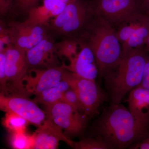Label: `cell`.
I'll list each match as a JSON object with an SVG mask.
<instances>
[{
  "instance_id": "26",
  "label": "cell",
  "mask_w": 149,
  "mask_h": 149,
  "mask_svg": "<svg viewBox=\"0 0 149 149\" xmlns=\"http://www.w3.org/2000/svg\"><path fill=\"white\" fill-rule=\"evenodd\" d=\"M139 86L149 89V56L146 62L142 81Z\"/></svg>"
},
{
  "instance_id": "9",
  "label": "cell",
  "mask_w": 149,
  "mask_h": 149,
  "mask_svg": "<svg viewBox=\"0 0 149 149\" xmlns=\"http://www.w3.org/2000/svg\"><path fill=\"white\" fill-rule=\"evenodd\" d=\"M94 14L113 26L143 10L141 0H90Z\"/></svg>"
},
{
  "instance_id": "22",
  "label": "cell",
  "mask_w": 149,
  "mask_h": 149,
  "mask_svg": "<svg viewBox=\"0 0 149 149\" xmlns=\"http://www.w3.org/2000/svg\"><path fill=\"white\" fill-rule=\"evenodd\" d=\"M72 148L75 149H111L109 145L99 137L96 139H83L77 142H74Z\"/></svg>"
},
{
  "instance_id": "20",
  "label": "cell",
  "mask_w": 149,
  "mask_h": 149,
  "mask_svg": "<svg viewBox=\"0 0 149 149\" xmlns=\"http://www.w3.org/2000/svg\"><path fill=\"white\" fill-rule=\"evenodd\" d=\"M56 45L60 59L65 58L69 61L78 52L80 42L78 39L65 38L61 42L56 43Z\"/></svg>"
},
{
  "instance_id": "27",
  "label": "cell",
  "mask_w": 149,
  "mask_h": 149,
  "mask_svg": "<svg viewBox=\"0 0 149 149\" xmlns=\"http://www.w3.org/2000/svg\"><path fill=\"white\" fill-rule=\"evenodd\" d=\"M13 0H0V13L5 15L10 10L12 7Z\"/></svg>"
},
{
  "instance_id": "12",
  "label": "cell",
  "mask_w": 149,
  "mask_h": 149,
  "mask_svg": "<svg viewBox=\"0 0 149 149\" xmlns=\"http://www.w3.org/2000/svg\"><path fill=\"white\" fill-rule=\"evenodd\" d=\"M62 65L49 68H32L23 80L25 90L29 95H35L62 80Z\"/></svg>"
},
{
  "instance_id": "16",
  "label": "cell",
  "mask_w": 149,
  "mask_h": 149,
  "mask_svg": "<svg viewBox=\"0 0 149 149\" xmlns=\"http://www.w3.org/2000/svg\"><path fill=\"white\" fill-rule=\"evenodd\" d=\"M126 102L128 109L135 117L141 119L149 118V89L140 86L133 88Z\"/></svg>"
},
{
  "instance_id": "31",
  "label": "cell",
  "mask_w": 149,
  "mask_h": 149,
  "mask_svg": "<svg viewBox=\"0 0 149 149\" xmlns=\"http://www.w3.org/2000/svg\"><path fill=\"white\" fill-rule=\"evenodd\" d=\"M143 10L146 13L149 15V3L143 6Z\"/></svg>"
},
{
  "instance_id": "10",
  "label": "cell",
  "mask_w": 149,
  "mask_h": 149,
  "mask_svg": "<svg viewBox=\"0 0 149 149\" xmlns=\"http://www.w3.org/2000/svg\"><path fill=\"white\" fill-rule=\"evenodd\" d=\"M28 97L20 95H0V108L3 111L12 112L24 118L30 124L38 127L47 118L45 111Z\"/></svg>"
},
{
  "instance_id": "7",
  "label": "cell",
  "mask_w": 149,
  "mask_h": 149,
  "mask_svg": "<svg viewBox=\"0 0 149 149\" xmlns=\"http://www.w3.org/2000/svg\"><path fill=\"white\" fill-rule=\"evenodd\" d=\"M4 50L7 83L6 91L3 95L8 96L10 93L9 96L28 97L23 83L29 70L26 51L14 45L9 46Z\"/></svg>"
},
{
  "instance_id": "3",
  "label": "cell",
  "mask_w": 149,
  "mask_h": 149,
  "mask_svg": "<svg viewBox=\"0 0 149 149\" xmlns=\"http://www.w3.org/2000/svg\"><path fill=\"white\" fill-rule=\"evenodd\" d=\"M148 54L145 47L123 53L118 64L104 77L111 103L120 104L128 92L141 84Z\"/></svg>"
},
{
  "instance_id": "24",
  "label": "cell",
  "mask_w": 149,
  "mask_h": 149,
  "mask_svg": "<svg viewBox=\"0 0 149 149\" xmlns=\"http://www.w3.org/2000/svg\"><path fill=\"white\" fill-rule=\"evenodd\" d=\"M61 101L65 102L71 105L82 113H84L83 107L74 90L70 88L63 94Z\"/></svg>"
},
{
  "instance_id": "32",
  "label": "cell",
  "mask_w": 149,
  "mask_h": 149,
  "mask_svg": "<svg viewBox=\"0 0 149 149\" xmlns=\"http://www.w3.org/2000/svg\"><path fill=\"white\" fill-rule=\"evenodd\" d=\"M141 1H142L143 6L149 3V0H141Z\"/></svg>"
},
{
  "instance_id": "30",
  "label": "cell",
  "mask_w": 149,
  "mask_h": 149,
  "mask_svg": "<svg viewBox=\"0 0 149 149\" xmlns=\"http://www.w3.org/2000/svg\"><path fill=\"white\" fill-rule=\"evenodd\" d=\"M145 47L146 50L148 52V53L149 54V35L148 38H147L146 41Z\"/></svg>"
},
{
  "instance_id": "29",
  "label": "cell",
  "mask_w": 149,
  "mask_h": 149,
  "mask_svg": "<svg viewBox=\"0 0 149 149\" xmlns=\"http://www.w3.org/2000/svg\"><path fill=\"white\" fill-rule=\"evenodd\" d=\"M54 6L62 9H64L65 6L72 0H48Z\"/></svg>"
},
{
  "instance_id": "5",
  "label": "cell",
  "mask_w": 149,
  "mask_h": 149,
  "mask_svg": "<svg viewBox=\"0 0 149 149\" xmlns=\"http://www.w3.org/2000/svg\"><path fill=\"white\" fill-rule=\"evenodd\" d=\"M113 27L123 53L143 48L149 35V15L140 11Z\"/></svg>"
},
{
  "instance_id": "19",
  "label": "cell",
  "mask_w": 149,
  "mask_h": 149,
  "mask_svg": "<svg viewBox=\"0 0 149 149\" xmlns=\"http://www.w3.org/2000/svg\"><path fill=\"white\" fill-rule=\"evenodd\" d=\"M29 122L24 118L12 112H6L2 119V124L10 133L26 131Z\"/></svg>"
},
{
  "instance_id": "15",
  "label": "cell",
  "mask_w": 149,
  "mask_h": 149,
  "mask_svg": "<svg viewBox=\"0 0 149 149\" xmlns=\"http://www.w3.org/2000/svg\"><path fill=\"white\" fill-rule=\"evenodd\" d=\"M32 134L34 140L33 149H56L62 141L73 148V142L65 135L62 129L47 118Z\"/></svg>"
},
{
  "instance_id": "4",
  "label": "cell",
  "mask_w": 149,
  "mask_h": 149,
  "mask_svg": "<svg viewBox=\"0 0 149 149\" xmlns=\"http://www.w3.org/2000/svg\"><path fill=\"white\" fill-rule=\"evenodd\" d=\"M94 16L90 0H72L59 14L51 19L47 28L54 35L77 39Z\"/></svg>"
},
{
  "instance_id": "17",
  "label": "cell",
  "mask_w": 149,
  "mask_h": 149,
  "mask_svg": "<svg viewBox=\"0 0 149 149\" xmlns=\"http://www.w3.org/2000/svg\"><path fill=\"white\" fill-rule=\"evenodd\" d=\"M70 88L69 83L62 80L56 85L35 95L32 100L36 103L43 104L45 106L52 104L61 101L65 92Z\"/></svg>"
},
{
  "instance_id": "1",
  "label": "cell",
  "mask_w": 149,
  "mask_h": 149,
  "mask_svg": "<svg viewBox=\"0 0 149 149\" xmlns=\"http://www.w3.org/2000/svg\"><path fill=\"white\" fill-rule=\"evenodd\" d=\"M95 130L111 149H125L149 136V118L139 119L121 104L111 103L104 109Z\"/></svg>"
},
{
  "instance_id": "2",
  "label": "cell",
  "mask_w": 149,
  "mask_h": 149,
  "mask_svg": "<svg viewBox=\"0 0 149 149\" xmlns=\"http://www.w3.org/2000/svg\"><path fill=\"white\" fill-rule=\"evenodd\" d=\"M78 39L86 43L93 51L100 77H104L123 56L122 45L113 26L95 14Z\"/></svg>"
},
{
  "instance_id": "21",
  "label": "cell",
  "mask_w": 149,
  "mask_h": 149,
  "mask_svg": "<svg viewBox=\"0 0 149 149\" xmlns=\"http://www.w3.org/2000/svg\"><path fill=\"white\" fill-rule=\"evenodd\" d=\"M11 146L15 149H33L34 138L32 135L23 133H11L10 137Z\"/></svg>"
},
{
  "instance_id": "18",
  "label": "cell",
  "mask_w": 149,
  "mask_h": 149,
  "mask_svg": "<svg viewBox=\"0 0 149 149\" xmlns=\"http://www.w3.org/2000/svg\"><path fill=\"white\" fill-rule=\"evenodd\" d=\"M24 23L33 25L47 27L53 15L44 5L37 6L30 10L27 14Z\"/></svg>"
},
{
  "instance_id": "8",
  "label": "cell",
  "mask_w": 149,
  "mask_h": 149,
  "mask_svg": "<svg viewBox=\"0 0 149 149\" xmlns=\"http://www.w3.org/2000/svg\"><path fill=\"white\" fill-rule=\"evenodd\" d=\"M46 107L47 118L61 128L68 139L83 133L88 117L74 107L61 101Z\"/></svg>"
},
{
  "instance_id": "28",
  "label": "cell",
  "mask_w": 149,
  "mask_h": 149,
  "mask_svg": "<svg viewBox=\"0 0 149 149\" xmlns=\"http://www.w3.org/2000/svg\"><path fill=\"white\" fill-rule=\"evenodd\" d=\"M131 149H149V135L143 140L130 146Z\"/></svg>"
},
{
  "instance_id": "25",
  "label": "cell",
  "mask_w": 149,
  "mask_h": 149,
  "mask_svg": "<svg viewBox=\"0 0 149 149\" xmlns=\"http://www.w3.org/2000/svg\"><path fill=\"white\" fill-rule=\"evenodd\" d=\"M5 50L0 52V88L1 93L4 95L6 91L7 78L6 74Z\"/></svg>"
},
{
  "instance_id": "23",
  "label": "cell",
  "mask_w": 149,
  "mask_h": 149,
  "mask_svg": "<svg viewBox=\"0 0 149 149\" xmlns=\"http://www.w3.org/2000/svg\"><path fill=\"white\" fill-rule=\"evenodd\" d=\"M40 0H13L12 7L17 12L27 14L30 10L37 6Z\"/></svg>"
},
{
  "instance_id": "6",
  "label": "cell",
  "mask_w": 149,
  "mask_h": 149,
  "mask_svg": "<svg viewBox=\"0 0 149 149\" xmlns=\"http://www.w3.org/2000/svg\"><path fill=\"white\" fill-rule=\"evenodd\" d=\"M62 80L69 83L77 94L86 116L91 117L99 114L107 97L95 81L80 77L65 68Z\"/></svg>"
},
{
  "instance_id": "14",
  "label": "cell",
  "mask_w": 149,
  "mask_h": 149,
  "mask_svg": "<svg viewBox=\"0 0 149 149\" xmlns=\"http://www.w3.org/2000/svg\"><path fill=\"white\" fill-rule=\"evenodd\" d=\"M26 56L29 69L52 68L62 65H60L56 43L49 36L26 51Z\"/></svg>"
},
{
  "instance_id": "11",
  "label": "cell",
  "mask_w": 149,
  "mask_h": 149,
  "mask_svg": "<svg viewBox=\"0 0 149 149\" xmlns=\"http://www.w3.org/2000/svg\"><path fill=\"white\" fill-rule=\"evenodd\" d=\"M13 45L27 51L49 37L47 27L11 21L8 24Z\"/></svg>"
},
{
  "instance_id": "13",
  "label": "cell",
  "mask_w": 149,
  "mask_h": 149,
  "mask_svg": "<svg viewBox=\"0 0 149 149\" xmlns=\"http://www.w3.org/2000/svg\"><path fill=\"white\" fill-rule=\"evenodd\" d=\"M78 40L80 48L78 52L70 60L69 64L63 62L62 65L66 70L80 77L95 81L99 75V70L95 55L86 43Z\"/></svg>"
}]
</instances>
